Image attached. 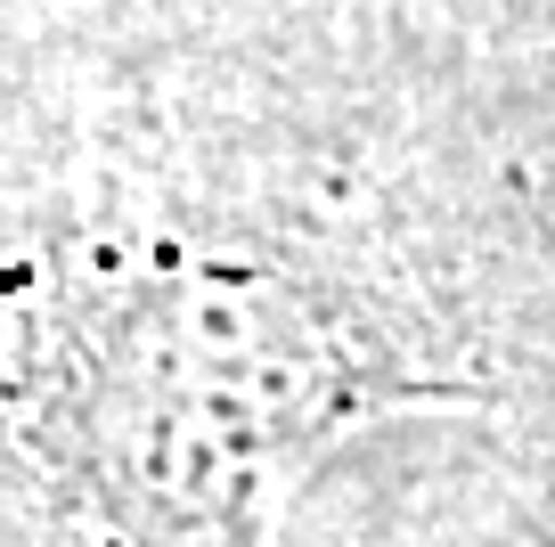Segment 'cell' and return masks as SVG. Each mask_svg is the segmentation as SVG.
Masks as SVG:
<instances>
[{
	"mask_svg": "<svg viewBox=\"0 0 555 547\" xmlns=\"http://www.w3.org/2000/svg\"><path fill=\"white\" fill-rule=\"evenodd\" d=\"M367 303L205 245H41L17 270V425L106 547H254L335 425L425 400Z\"/></svg>",
	"mask_w": 555,
	"mask_h": 547,
	"instance_id": "1",
	"label": "cell"
}]
</instances>
